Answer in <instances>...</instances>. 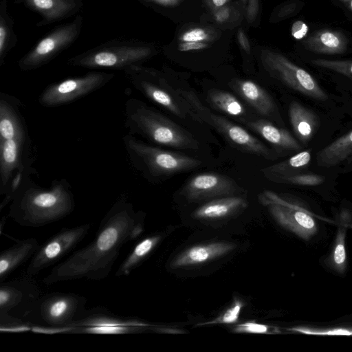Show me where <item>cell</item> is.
<instances>
[{
	"label": "cell",
	"mask_w": 352,
	"mask_h": 352,
	"mask_svg": "<svg viewBox=\"0 0 352 352\" xmlns=\"http://www.w3.org/2000/svg\"><path fill=\"white\" fill-rule=\"evenodd\" d=\"M143 228L142 213L135 212L127 197L121 195L102 219L94 239L54 267L43 283L50 285L81 278L104 279L124 245L136 239Z\"/></svg>",
	"instance_id": "cell-1"
},
{
	"label": "cell",
	"mask_w": 352,
	"mask_h": 352,
	"mask_svg": "<svg viewBox=\"0 0 352 352\" xmlns=\"http://www.w3.org/2000/svg\"><path fill=\"white\" fill-rule=\"evenodd\" d=\"M75 205L72 187L65 178L54 179L45 188L30 177L10 202L8 217L21 226L38 228L65 218Z\"/></svg>",
	"instance_id": "cell-2"
},
{
	"label": "cell",
	"mask_w": 352,
	"mask_h": 352,
	"mask_svg": "<svg viewBox=\"0 0 352 352\" xmlns=\"http://www.w3.org/2000/svg\"><path fill=\"white\" fill-rule=\"evenodd\" d=\"M124 126L128 134L139 135L157 145L178 149L199 148L191 133L137 98H129L124 103Z\"/></svg>",
	"instance_id": "cell-3"
},
{
	"label": "cell",
	"mask_w": 352,
	"mask_h": 352,
	"mask_svg": "<svg viewBox=\"0 0 352 352\" xmlns=\"http://www.w3.org/2000/svg\"><path fill=\"white\" fill-rule=\"evenodd\" d=\"M122 142L134 169L150 182L199 167L201 161L180 153L163 149L126 134Z\"/></svg>",
	"instance_id": "cell-4"
},
{
	"label": "cell",
	"mask_w": 352,
	"mask_h": 352,
	"mask_svg": "<svg viewBox=\"0 0 352 352\" xmlns=\"http://www.w3.org/2000/svg\"><path fill=\"white\" fill-rule=\"evenodd\" d=\"M172 91L185 104L192 118L213 128L234 148L266 159L273 158L271 151L261 141L241 126L214 113L201 102L194 91L180 88Z\"/></svg>",
	"instance_id": "cell-5"
},
{
	"label": "cell",
	"mask_w": 352,
	"mask_h": 352,
	"mask_svg": "<svg viewBox=\"0 0 352 352\" xmlns=\"http://www.w3.org/2000/svg\"><path fill=\"white\" fill-rule=\"evenodd\" d=\"M147 43L129 38H114L69 58L67 64L89 69H121L140 65L154 54Z\"/></svg>",
	"instance_id": "cell-6"
},
{
	"label": "cell",
	"mask_w": 352,
	"mask_h": 352,
	"mask_svg": "<svg viewBox=\"0 0 352 352\" xmlns=\"http://www.w3.org/2000/svg\"><path fill=\"white\" fill-rule=\"evenodd\" d=\"M86 298L75 293H48L41 295L22 318L33 325L69 327L86 309Z\"/></svg>",
	"instance_id": "cell-7"
},
{
	"label": "cell",
	"mask_w": 352,
	"mask_h": 352,
	"mask_svg": "<svg viewBox=\"0 0 352 352\" xmlns=\"http://www.w3.org/2000/svg\"><path fill=\"white\" fill-rule=\"evenodd\" d=\"M83 17L76 15L72 21L55 27L19 59V69L28 72L50 63L74 43L81 33Z\"/></svg>",
	"instance_id": "cell-8"
},
{
	"label": "cell",
	"mask_w": 352,
	"mask_h": 352,
	"mask_svg": "<svg viewBox=\"0 0 352 352\" xmlns=\"http://www.w3.org/2000/svg\"><path fill=\"white\" fill-rule=\"evenodd\" d=\"M71 326L70 334L124 335L144 332L153 324L129 316H121L106 308L85 309Z\"/></svg>",
	"instance_id": "cell-9"
},
{
	"label": "cell",
	"mask_w": 352,
	"mask_h": 352,
	"mask_svg": "<svg viewBox=\"0 0 352 352\" xmlns=\"http://www.w3.org/2000/svg\"><path fill=\"white\" fill-rule=\"evenodd\" d=\"M114 77V73L90 72L64 79L46 87L39 96L38 103L45 107L71 103L105 86Z\"/></svg>",
	"instance_id": "cell-10"
},
{
	"label": "cell",
	"mask_w": 352,
	"mask_h": 352,
	"mask_svg": "<svg viewBox=\"0 0 352 352\" xmlns=\"http://www.w3.org/2000/svg\"><path fill=\"white\" fill-rule=\"evenodd\" d=\"M261 59L263 67L272 76L292 89L318 100L324 101L328 98L326 92L309 72L283 55L263 50Z\"/></svg>",
	"instance_id": "cell-11"
},
{
	"label": "cell",
	"mask_w": 352,
	"mask_h": 352,
	"mask_svg": "<svg viewBox=\"0 0 352 352\" xmlns=\"http://www.w3.org/2000/svg\"><path fill=\"white\" fill-rule=\"evenodd\" d=\"M89 223L64 228L41 245L30 259L25 274L34 276L60 261L86 236Z\"/></svg>",
	"instance_id": "cell-12"
},
{
	"label": "cell",
	"mask_w": 352,
	"mask_h": 352,
	"mask_svg": "<svg viewBox=\"0 0 352 352\" xmlns=\"http://www.w3.org/2000/svg\"><path fill=\"white\" fill-rule=\"evenodd\" d=\"M123 72L131 85L148 100L177 117H186V108L170 94V87L157 72L141 65H131Z\"/></svg>",
	"instance_id": "cell-13"
},
{
	"label": "cell",
	"mask_w": 352,
	"mask_h": 352,
	"mask_svg": "<svg viewBox=\"0 0 352 352\" xmlns=\"http://www.w3.org/2000/svg\"><path fill=\"white\" fill-rule=\"evenodd\" d=\"M258 199L267 207L274 219L285 228L305 240L309 239L316 234V221L303 208L285 201L271 190L262 192Z\"/></svg>",
	"instance_id": "cell-14"
},
{
	"label": "cell",
	"mask_w": 352,
	"mask_h": 352,
	"mask_svg": "<svg viewBox=\"0 0 352 352\" xmlns=\"http://www.w3.org/2000/svg\"><path fill=\"white\" fill-rule=\"evenodd\" d=\"M41 296V289L33 276H23L0 283V315L23 318Z\"/></svg>",
	"instance_id": "cell-15"
},
{
	"label": "cell",
	"mask_w": 352,
	"mask_h": 352,
	"mask_svg": "<svg viewBox=\"0 0 352 352\" xmlns=\"http://www.w3.org/2000/svg\"><path fill=\"white\" fill-rule=\"evenodd\" d=\"M243 192V188L230 177L216 173H203L189 179L181 193L188 201L195 202Z\"/></svg>",
	"instance_id": "cell-16"
},
{
	"label": "cell",
	"mask_w": 352,
	"mask_h": 352,
	"mask_svg": "<svg viewBox=\"0 0 352 352\" xmlns=\"http://www.w3.org/2000/svg\"><path fill=\"white\" fill-rule=\"evenodd\" d=\"M29 136L0 141V194L8 186L14 173L33 158L30 156Z\"/></svg>",
	"instance_id": "cell-17"
},
{
	"label": "cell",
	"mask_w": 352,
	"mask_h": 352,
	"mask_svg": "<svg viewBox=\"0 0 352 352\" xmlns=\"http://www.w3.org/2000/svg\"><path fill=\"white\" fill-rule=\"evenodd\" d=\"M29 10L38 14L41 19L36 23L42 27L65 20L75 15L83 7L82 0H16Z\"/></svg>",
	"instance_id": "cell-18"
},
{
	"label": "cell",
	"mask_w": 352,
	"mask_h": 352,
	"mask_svg": "<svg viewBox=\"0 0 352 352\" xmlns=\"http://www.w3.org/2000/svg\"><path fill=\"white\" fill-rule=\"evenodd\" d=\"M20 101L8 94L0 95V141L29 136L28 126L19 110Z\"/></svg>",
	"instance_id": "cell-19"
},
{
	"label": "cell",
	"mask_w": 352,
	"mask_h": 352,
	"mask_svg": "<svg viewBox=\"0 0 352 352\" xmlns=\"http://www.w3.org/2000/svg\"><path fill=\"white\" fill-rule=\"evenodd\" d=\"M259 114L272 118L276 113L275 103L262 87L250 80H234L229 84Z\"/></svg>",
	"instance_id": "cell-20"
},
{
	"label": "cell",
	"mask_w": 352,
	"mask_h": 352,
	"mask_svg": "<svg viewBox=\"0 0 352 352\" xmlns=\"http://www.w3.org/2000/svg\"><path fill=\"white\" fill-rule=\"evenodd\" d=\"M235 245L225 242H214L190 247L178 255L170 263L172 268L199 265L223 256Z\"/></svg>",
	"instance_id": "cell-21"
},
{
	"label": "cell",
	"mask_w": 352,
	"mask_h": 352,
	"mask_svg": "<svg viewBox=\"0 0 352 352\" xmlns=\"http://www.w3.org/2000/svg\"><path fill=\"white\" fill-rule=\"evenodd\" d=\"M33 237L18 241L0 254V280L5 279L34 256L39 248Z\"/></svg>",
	"instance_id": "cell-22"
},
{
	"label": "cell",
	"mask_w": 352,
	"mask_h": 352,
	"mask_svg": "<svg viewBox=\"0 0 352 352\" xmlns=\"http://www.w3.org/2000/svg\"><path fill=\"white\" fill-rule=\"evenodd\" d=\"M247 206L246 199L241 196H226L206 202L197 208L192 215L197 219H217L227 217Z\"/></svg>",
	"instance_id": "cell-23"
},
{
	"label": "cell",
	"mask_w": 352,
	"mask_h": 352,
	"mask_svg": "<svg viewBox=\"0 0 352 352\" xmlns=\"http://www.w3.org/2000/svg\"><path fill=\"white\" fill-rule=\"evenodd\" d=\"M309 51L325 54H340L346 50L347 40L338 31L322 29L316 32L302 42Z\"/></svg>",
	"instance_id": "cell-24"
},
{
	"label": "cell",
	"mask_w": 352,
	"mask_h": 352,
	"mask_svg": "<svg viewBox=\"0 0 352 352\" xmlns=\"http://www.w3.org/2000/svg\"><path fill=\"white\" fill-rule=\"evenodd\" d=\"M247 126L275 147L298 151L301 148L298 142L287 130L276 127L264 119L247 122Z\"/></svg>",
	"instance_id": "cell-25"
},
{
	"label": "cell",
	"mask_w": 352,
	"mask_h": 352,
	"mask_svg": "<svg viewBox=\"0 0 352 352\" xmlns=\"http://www.w3.org/2000/svg\"><path fill=\"white\" fill-rule=\"evenodd\" d=\"M289 118L295 135L302 143H307L318 126L315 113L298 102L292 101L289 107Z\"/></svg>",
	"instance_id": "cell-26"
},
{
	"label": "cell",
	"mask_w": 352,
	"mask_h": 352,
	"mask_svg": "<svg viewBox=\"0 0 352 352\" xmlns=\"http://www.w3.org/2000/svg\"><path fill=\"white\" fill-rule=\"evenodd\" d=\"M352 155V131L336 139L316 155L317 164L322 167L336 166Z\"/></svg>",
	"instance_id": "cell-27"
},
{
	"label": "cell",
	"mask_w": 352,
	"mask_h": 352,
	"mask_svg": "<svg viewBox=\"0 0 352 352\" xmlns=\"http://www.w3.org/2000/svg\"><path fill=\"white\" fill-rule=\"evenodd\" d=\"M161 239L160 234H153L140 241L120 265L116 276L121 277L129 275L154 250Z\"/></svg>",
	"instance_id": "cell-28"
},
{
	"label": "cell",
	"mask_w": 352,
	"mask_h": 352,
	"mask_svg": "<svg viewBox=\"0 0 352 352\" xmlns=\"http://www.w3.org/2000/svg\"><path fill=\"white\" fill-rule=\"evenodd\" d=\"M14 21L8 12L7 0L0 2V67L5 63L8 53L17 45Z\"/></svg>",
	"instance_id": "cell-29"
},
{
	"label": "cell",
	"mask_w": 352,
	"mask_h": 352,
	"mask_svg": "<svg viewBox=\"0 0 352 352\" xmlns=\"http://www.w3.org/2000/svg\"><path fill=\"white\" fill-rule=\"evenodd\" d=\"M310 161V151H303L285 161L265 167L261 171L266 178L272 181L278 177L294 175L295 172L305 168Z\"/></svg>",
	"instance_id": "cell-30"
},
{
	"label": "cell",
	"mask_w": 352,
	"mask_h": 352,
	"mask_svg": "<svg viewBox=\"0 0 352 352\" xmlns=\"http://www.w3.org/2000/svg\"><path fill=\"white\" fill-rule=\"evenodd\" d=\"M207 100L214 108L232 117H241L246 111L243 104L232 94L219 89H210Z\"/></svg>",
	"instance_id": "cell-31"
},
{
	"label": "cell",
	"mask_w": 352,
	"mask_h": 352,
	"mask_svg": "<svg viewBox=\"0 0 352 352\" xmlns=\"http://www.w3.org/2000/svg\"><path fill=\"white\" fill-rule=\"evenodd\" d=\"M348 214H342L336 238L330 257V264L340 274L344 272L346 267V252L345 248V237L348 226Z\"/></svg>",
	"instance_id": "cell-32"
},
{
	"label": "cell",
	"mask_w": 352,
	"mask_h": 352,
	"mask_svg": "<svg viewBox=\"0 0 352 352\" xmlns=\"http://www.w3.org/2000/svg\"><path fill=\"white\" fill-rule=\"evenodd\" d=\"M34 161V158H32L14 173L8 186L1 194V195H4V197L0 204L1 210L8 204H10L21 186L30 178V175L35 172L34 168L32 166Z\"/></svg>",
	"instance_id": "cell-33"
},
{
	"label": "cell",
	"mask_w": 352,
	"mask_h": 352,
	"mask_svg": "<svg viewBox=\"0 0 352 352\" xmlns=\"http://www.w3.org/2000/svg\"><path fill=\"white\" fill-rule=\"evenodd\" d=\"M273 182L305 186H314L323 183L324 177L316 174H294L276 177Z\"/></svg>",
	"instance_id": "cell-34"
},
{
	"label": "cell",
	"mask_w": 352,
	"mask_h": 352,
	"mask_svg": "<svg viewBox=\"0 0 352 352\" xmlns=\"http://www.w3.org/2000/svg\"><path fill=\"white\" fill-rule=\"evenodd\" d=\"M32 324L21 318L0 315V331L2 333H24L32 331Z\"/></svg>",
	"instance_id": "cell-35"
},
{
	"label": "cell",
	"mask_w": 352,
	"mask_h": 352,
	"mask_svg": "<svg viewBox=\"0 0 352 352\" xmlns=\"http://www.w3.org/2000/svg\"><path fill=\"white\" fill-rule=\"evenodd\" d=\"M317 67L333 71L352 78V60H327L318 58L311 60Z\"/></svg>",
	"instance_id": "cell-36"
},
{
	"label": "cell",
	"mask_w": 352,
	"mask_h": 352,
	"mask_svg": "<svg viewBox=\"0 0 352 352\" xmlns=\"http://www.w3.org/2000/svg\"><path fill=\"white\" fill-rule=\"evenodd\" d=\"M243 305L244 304L241 300L235 298L232 305L223 314L212 321L198 324L197 326L217 324H234L238 321L240 312Z\"/></svg>",
	"instance_id": "cell-37"
},
{
	"label": "cell",
	"mask_w": 352,
	"mask_h": 352,
	"mask_svg": "<svg viewBox=\"0 0 352 352\" xmlns=\"http://www.w3.org/2000/svg\"><path fill=\"white\" fill-rule=\"evenodd\" d=\"M215 36L210 30L204 28H193L184 31L179 36V43L184 42H209Z\"/></svg>",
	"instance_id": "cell-38"
},
{
	"label": "cell",
	"mask_w": 352,
	"mask_h": 352,
	"mask_svg": "<svg viewBox=\"0 0 352 352\" xmlns=\"http://www.w3.org/2000/svg\"><path fill=\"white\" fill-rule=\"evenodd\" d=\"M233 331L235 333L271 334L280 333L278 329L255 322H246L236 325Z\"/></svg>",
	"instance_id": "cell-39"
},
{
	"label": "cell",
	"mask_w": 352,
	"mask_h": 352,
	"mask_svg": "<svg viewBox=\"0 0 352 352\" xmlns=\"http://www.w3.org/2000/svg\"><path fill=\"white\" fill-rule=\"evenodd\" d=\"M288 330L305 334L316 336H352V329L345 328L316 329L302 327H296L288 329Z\"/></svg>",
	"instance_id": "cell-40"
},
{
	"label": "cell",
	"mask_w": 352,
	"mask_h": 352,
	"mask_svg": "<svg viewBox=\"0 0 352 352\" xmlns=\"http://www.w3.org/2000/svg\"><path fill=\"white\" fill-rule=\"evenodd\" d=\"M302 7L300 1H290L283 6L277 13V17L283 19L296 13Z\"/></svg>",
	"instance_id": "cell-41"
},
{
	"label": "cell",
	"mask_w": 352,
	"mask_h": 352,
	"mask_svg": "<svg viewBox=\"0 0 352 352\" xmlns=\"http://www.w3.org/2000/svg\"><path fill=\"white\" fill-rule=\"evenodd\" d=\"M309 27L302 21H295L291 28L292 36L296 40L302 39L307 34Z\"/></svg>",
	"instance_id": "cell-42"
},
{
	"label": "cell",
	"mask_w": 352,
	"mask_h": 352,
	"mask_svg": "<svg viewBox=\"0 0 352 352\" xmlns=\"http://www.w3.org/2000/svg\"><path fill=\"white\" fill-rule=\"evenodd\" d=\"M245 7L247 8V20L252 23L256 19L258 12V0H241Z\"/></svg>",
	"instance_id": "cell-43"
},
{
	"label": "cell",
	"mask_w": 352,
	"mask_h": 352,
	"mask_svg": "<svg viewBox=\"0 0 352 352\" xmlns=\"http://www.w3.org/2000/svg\"><path fill=\"white\" fill-rule=\"evenodd\" d=\"M208 47V43L205 42H184L179 43L178 50L180 52L195 51L204 50Z\"/></svg>",
	"instance_id": "cell-44"
},
{
	"label": "cell",
	"mask_w": 352,
	"mask_h": 352,
	"mask_svg": "<svg viewBox=\"0 0 352 352\" xmlns=\"http://www.w3.org/2000/svg\"><path fill=\"white\" fill-rule=\"evenodd\" d=\"M230 16V10L226 6L213 10V17L218 23L226 22Z\"/></svg>",
	"instance_id": "cell-45"
},
{
	"label": "cell",
	"mask_w": 352,
	"mask_h": 352,
	"mask_svg": "<svg viewBox=\"0 0 352 352\" xmlns=\"http://www.w3.org/2000/svg\"><path fill=\"white\" fill-rule=\"evenodd\" d=\"M148 4H153L162 7H175L178 6L182 0H139Z\"/></svg>",
	"instance_id": "cell-46"
},
{
	"label": "cell",
	"mask_w": 352,
	"mask_h": 352,
	"mask_svg": "<svg viewBox=\"0 0 352 352\" xmlns=\"http://www.w3.org/2000/svg\"><path fill=\"white\" fill-rule=\"evenodd\" d=\"M237 38L239 45L242 47V49L248 54H250L251 52V47L249 43V41L246 36L245 33L242 29H239L237 33Z\"/></svg>",
	"instance_id": "cell-47"
},
{
	"label": "cell",
	"mask_w": 352,
	"mask_h": 352,
	"mask_svg": "<svg viewBox=\"0 0 352 352\" xmlns=\"http://www.w3.org/2000/svg\"><path fill=\"white\" fill-rule=\"evenodd\" d=\"M207 4L213 10L226 5L230 0H205Z\"/></svg>",
	"instance_id": "cell-48"
},
{
	"label": "cell",
	"mask_w": 352,
	"mask_h": 352,
	"mask_svg": "<svg viewBox=\"0 0 352 352\" xmlns=\"http://www.w3.org/2000/svg\"><path fill=\"white\" fill-rule=\"evenodd\" d=\"M349 8L352 12V0H350V1H349Z\"/></svg>",
	"instance_id": "cell-49"
},
{
	"label": "cell",
	"mask_w": 352,
	"mask_h": 352,
	"mask_svg": "<svg viewBox=\"0 0 352 352\" xmlns=\"http://www.w3.org/2000/svg\"><path fill=\"white\" fill-rule=\"evenodd\" d=\"M340 1H343V2H345V3H346V2H349V1H350V0H340Z\"/></svg>",
	"instance_id": "cell-50"
},
{
	"label": "cell",
	"mask_w": 352,
	"mask_h": 352,
	"mask_svg": "<svg viewBox=\"0 0 352 352\" xmlns=\"http://www.w3.org/2000/svg\"><path fill=\"white\" fill-rule=\"evenodd\" d=\"M349 227H350L351 228H352V223L349 226Z\"/></svg>",
	"instance_id": "cell-51"
},
{
	"label": "cell",
	"mask_w": 352,
	"mask_h": 352,
	"mask_svg": "<svg viewBox=\"0 0 352 352\" xmlns=\"http://www.w3.org/2000/svg\"><path fill=\"white\" fill-rule=\"evenodd\" d=\"M352 156V155H351Z\"/></svg>",
	"instance_id": "cell-52"
}]
</instances>
